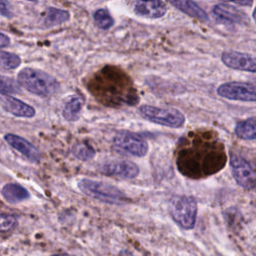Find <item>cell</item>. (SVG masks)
Instances as JSON below:
<instances>
[{
    "label": "cell",
    "instance_id": "6da1fadb",
    "mask_svg": "<svg viewBox=\"0 0 256 256\" xmlns=\"http://www.w3.org/2000/svg\"><path fill=\"white\" fill-rule=\"evenodd\" d=\"M17 83L28 92L48 98L60 90V84L50 74L34 68H24L17 76Z\"/></svg>",
    "mask_w": 256,
    "mask_h": 256
},
{
    "label": "cell",
    "instance_id": "7a4b0ae2",
    "mask_svg": "<svg viewBox=\"0 0 256 256\" xmlns=\"http://www.w3.org/2000/svg\"><path fill=\"white\" fill-rule=\"evenodd\" d=\"M78 188L85 195L107 204L124 205L129 201L127 195L122 190L101 181L82 179L78 182Z\"/></svg>",
    "mask_w": 256,
    "mask_h": 256
},
{
    "label": "cell",
    "instance_id": "3957f363",
    "mask_svg": "<svg viewBox=\"0 0 256 256\" xmlns=\"http://www.w3.org/2000/svg\"><path fill=\"white\" fill-rule=\"evenodd\" d=\"M169 213L181 228L191 230L196 224L198 213L197 201L191 196L176 195L169 203Z\"/></svg>",
    "mask_w": 256,
    "mask_h": 256
},
{
    "label": "cell",
    "instance_id": "277c9868",
    "mask_svg": "<svg viewBox=\"0 0 256 256\" xmlns=\"http://www.w3.org/2000/svg\"><path fill=\"white\" fill-rule=\"evenodd\" d=\"M140 115L155 124L170 127L181 128L185 124V116L177 109L159 108L151 105H142L139 108Z\"/></svg>",
    "mask_w": 256,
    "mask_h": 256
},
{
    "label": "cell",
    "instance_id": "5b68a950",
    "mask_svg": "<svg viewBox=\"0 0 256 256\" xmlns=\"http://www.w3.org/2000/svg\"><path fill=\"white\" fill-rule=\"evenodd\" d=\"M114 148L119 152L134 157H144L149 150L148 142L140 135L122 130L113 139Z\"/></svg>",
    "mask_w": 256,
    "mask_h": 256
},
{
    "label": "cell",
    "instance_id": "8992f818",
    "mask_svg": "<svg viewBox=\"0 0 256 256\" xmlns=\"http://www.w3.org/2000/svg\"><path fill=\"white\" fill-rule=\"evenodd\" d=\"M217 94L225 99L241 102L256 101L255 86L245 82H227L220 85L217 89Z\"/></svg>",
    "mask_w": 256,
    "mask_h": 256
},
{
    "label": "cell",
    "instance_id": "52a82bcc",
    "mask_svg": "<svg viewBox=\"0 0 256 256\" xmlns=\"http://www.w3.org/2000/svg\"><path fill=\"white\" fill-rule=\"evenodd\" d=\"M232 175L237 184L245 190H252L255 187V172L252 165L243 157L232 154L230 159Z\"/></svg>",
    "mask_w": 256,
    "mask_h": 256
},
{
    "label": "cell",
    "instance_id": "ba28073f",
    "mask_svg": "<svg viewBox=\"0 0 256 256\" xmlns=\"http://www.w3.org/2000/svg\"><path fill=\"white\" fill-rule=\"evenodd\" d=\"M100 172L109 177H116L123 180H132L138 177L139 167L128 160H112L102 164Z\"/></svg>",
    "mask_w": 256,
    "mask_h": 256
},
{
    "label": "cell",
    "instance_id": "9c48e42d",
    "mask_svg": "<svg viewBox=\"0 0 256 256\" xmlns=\"http://www.w3.org/2000/svg\"><path fill=\"white\" fill-rule=\"evenodd\" d=\"M221 61L225 66L234 70L250 73L256 72L255 58L254 56L247 53L238 51L224 52L221 56Z\"/></svg>",
    "mask_w": 256,
    "mask_h": 256
},
{
    "label": "cell",
    "instance_id": "30bf717a",
    "mask_svg": "<svg viewBox=\"0 0 256 256\" xmlns=\"http://www.w3.org/2000/svg\"><path fill=\"white\" fill-rule=\"evenodd\" d=\"M4 140L16 151L22 154L29 161L38 163L41 159L40 151L28 140L15 135V134H6L4 136Z\"/></svg>",
    "mask_w": 256,
    "mask_h": 256
},
{
    "label": "cell",
    "instance_id": "8fae6325",
    "mask_svg": "<svg viewBox=\"0 0 256 256\" xmlns=\"http://www.w3.org/2000/svg\"><path fill=\"white\" fill-rule=\"evenodd\" d=\"M134 13L148 19H159L167 13V5L160 0L136 1L133 7Z\"/></svg>",
    "mask_w": 256,
    "mask_h": 256
},
{
    "label": "cell",
    "instance_id": "7c38bea8",
    "mask_svg": "<svg viewBox=\"0 0 256 256\" xmlns=\"http://www.w3.org/2000/svg\"><path fill=\"white\" fill-rule=\"evenodd\" d=\"M0 106L7 113L20 118H33L36 114V111L32 106L12 96L0 98Z\"/></svg>",
    "mask_w": 256,
    "mask_h": 256
},
{
    "label": "cell",
    "instance_id": "4fadbf2b",
    "mask_svg": "<svg viewBox=\"0 0 256 256\" xmlns=\"http://www.w3.org/2000/svg\"><path fill=\"white\" fill-rule=\"evenodd\" d=\"M213 14L218 20L228 24H240L247 20V16L244 12L228 2L215 5L213 8Z\"/></svg>",
    "mask_w": 256,
    "mask_h": 256
},
{
    "label": "cell",
    "instance_id": "5bb4252c",
    "mask_svg": "<svg viewBox=\"0 0 256 256\" xmlns=\"http://www.w3.org/2000/svg\"><path fill=\"white\" fill-rule=\"evenodd\" d=\"M170 4L176 7L179 11L188 15L189 17L195 18L201 22H209V16L196 2L190 0H172Z\"/></svg>",
    "mask_w": 256,
    "mask_h": 256
},
{
    "label": "cell",
    "instance_id": "9a60e30c",
    "mask_svg": "<svg viewBox=\"0 0 256 256\" xmlns=\"http://www.w3.org/2000/svg\"><path fill=\"white\" fill-rule=\"evenodd\" d=\"M70 20V13L67 10L55 8V7H48L43 14L41 20V26L45 29L53 28L55 26L64 24Z\"/></svg>",
    "mask_w": 256,
    "mask_h": 256
},
{
    "label": "cell",
    "instance_id": "2e32d148",
    "mask_svg": "<svg viewBox=\"0 0 256 256\" xmlns=\"http://www.w3.org/2000/svg\"><path fill=\"white\" fill-rule=\"evenodd\" d=\"M84 106V99L80 96H70L63 107L62 115L68 122H76L79 120Z\"/></svg>",
    "mask_w": 256,
    "mask_h": 256
},
{
    "label": "cell",
    "instance_id": "e0dca14e",
    "mask_svg": "<svg viewBox=\"0 0 256 256\" xmlns=\"http://www.w3.org/2000/svg\"><path fill=\"white\" fill-rule=\"evenodd\" d=\"M2 195L7 202L12 204L23 202L30 197L28 190L17 183L6 184L2 189Z\"/></svg>",
    "mask_w": 256,
    "mask_h": 256
},
{
    "label": "cell",
    "instance_id": "ac0fdd59",
    "mask_svg": "<svg viewBox=\"0 0 256 256\" xmlns=\"http://www.w3.org/2000/svg\"><path fill=\"white\" fill-rule=\"evenodd\" d=\"M255 117L248 118L243 121H239L235 126V134L238 138L253 141L256 138V127H255Z\"/></svg>",
    "mask_w": 256,
    "mask_h": 256
},
{
    "label": "cell",
    "instance_id": "d6986e66",
    "mask_svg": "<svg viewBox=\"0 0 256 256\" xmlns=\"http://www.w3.org/2000/svg\"><path fill=\"white\" fill-rule=\"evenodd\" d=\"M93 18H94V22H95L96 26L101 30H109L110 28L113 27V25L115 23L112 15L105 8L96 10L94 12Z\"/></svg>",
    "mask_w": 256,
    "mask_h": 256
},
{
    "label": "cell",
    "instance_id": "ffe728a7",
    "mask_svg": "<svg viewBox=\"0 0 256 256\" xmlns=\"http://www.w3.org/2000/svg\"><path fill=\"white\" fill-rule=\"evenodd\" d=\"M72 155L81 161H89L92 160L95 155L96 152L94 150V148L92 146H90L89 144L86 143H79V144H75L72 147Z\"/></svg>",
    "mask_w": 256,
    "mask_h": 256
},
{
    "label": "cell",
    "instance_id": "44dd1931",
    "mask_svg": "<svg viewBox=\"0 0 256 256\" xmlns=\"http://www.w3.org/2000/svg\"><path fill=\"white\" fill-rule=\"evenodd\" d=\"M21 64V58L14 53L0 50V67L5 70L17 69Z\"/></svg>",
    "mask_w": 256,
    "mask_h": 256
},
{
    "label": "cell",
    "instance_id": "7402d4cb",
    "mask_svg": "<svg viewBox=\"0 0 256 256\" xmlns=\"http://www.w3.org/2000/svg\"><path fill=\"white\" fill-rule=\"evenodd\" d=\"M21 92L19 84L12 78L0 75V94L10 95Z\"/></svg>",
    "mask_w": 256,
    "mask_h": 256
},
{
    "label": "cell",
    "instance_id": "603a6c76",
    "mask_svg": "<svg viewBox=\"0 0 256 256\" xmlns=\"http://www.w3.org/2000/svg\"><path fill=\"white\" fill-rule=\"evenodd\" d=\"M18 225V219L14 215L0 214V233L9 232Z\"/></svg>",
    "mask_w": 256,
    "mask_h": 256
},
{
    "label": "cell",
    "instance_id": "cb8c5ba5",
    "mask_svg": "<svg viewBox=\"0 0 256 256\" xmlns=\"http://www.w3.org/2000/svg\"><path fill=\"white\" fill-rule=\"evenodd\" d=\"M10 2L5 0H0V15L6 18L13 17V9Z\"/></svg>",
    "mask_w": 256,
    "mask_h": 256
},
{
    "label": "cell",
    "instance_id": "d4e9b609",
    "mask_svg": "<svg viewBox=\"0 0 256 256\" xmlns=\"http://www.w3.org/2000/svg\"><path fill=\"white\" fill-rule=\"evenodd\" d=\"M9 45H10V38L6 34L0 32V48H5Z\"/></svg>",
    "mask_w": 256,
    "mask_h": 256
},
{
    "label": "cell",
    "instance_id": "484cf974",
    "mask_svg": "<svg viewBox=\"0 0 256 256\" xmlns=\"http://www.w3.org/2000/svg\"><path fill=\"white\" fill-rule=\"evenodd\" d=\"M229 4H235V5H238V6H245V7H248V6H252L253 5V1H233V2H228Z\"/></svg>",
    "mask_w": 256,
    "mask_h": 256
},
{
    "label": "cell",
    "instance_id": "4316f807",
    "mask_svg": "<svg viewBox=\"0 0 256 256\" xmlns=\"http://www.w3.org/2000/svg\"><path fill=\"white\" fill-rule=\"evenodd\" d=\"M51 256H74V255H70V254H54V255H51Z\"/></svg>",
    "mask_w": 256,
    "mask_h": 256
}]
</instances>
